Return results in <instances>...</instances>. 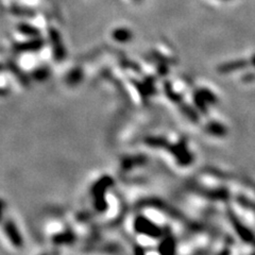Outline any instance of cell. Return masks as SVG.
<instances>
[{
    "label": "cell",
    "mask_w": 255,
    "mask_h": 255,
    "mask_svg": "<svg viewBox=\"0 0 255 255\" xmlns=\"http://www.w3.org/2000/svg\"><path fill=\"white\" fill-rule=\"evenodd\" d=\"M131 35V33L129 30H126V29H117L114 32V36L116 38H118V40H127V38H129Z\"/></svg>",
    "instance_id": "obj_2"
},
{
    "label": "cell",
    "mask_w": 255,
    "mask_h": 255,
    "mask_svg": "<svg viewBox=\"0 0 255 255\" xmlns=\"http://www.w3.org/2000/svg\"><path fill=\"white\" fill-rule=\"evenodd\" d=\"M18 29L20 32H23L24 34H27V35H37V33H38V31L35 29V28H33L30 25H26V24H20Z\"/></svg>",
    "instance_id": "obj_1"
}]
</instances>
